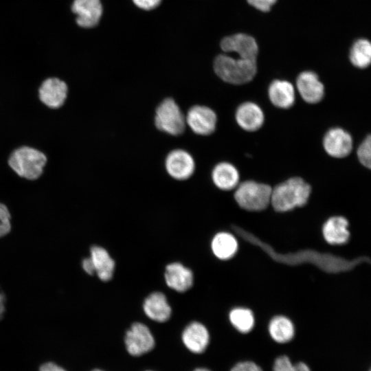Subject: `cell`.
<instances>
[{"mask_svg":"<svg viewBox=\"0 0 371 371\" xmlns=\"http://www.w3.org/2000/svg\"><path fill=\"white\" fill-rule=\"evenodd\" d=\"M297 89L302 99L310 104L319 102L323 98L324 87L317 75L311 71H303L296 80Z\"/></svg>","mask_w":371,"mask_h":371,"instance_id":"14","label":"cell"},{"mask_svg":"<svg viewBox=\"0 0 371 371\" xmlns=\"http://www.w3.org/2000/svg\"><path fill=\"white\" fill-rule=\"evenodd\" d=\"M133 1L139 8L150 10L158 6L161 0H133Z\"/></svg>","mask_w":371,"mask_h":371,"instance_id":"31","label":"cell"},{"mask_svg":"<svg viewBox=\"0 0 371 371\" xmlns=\"http://www.w3.org/2000/svg\"><path fill=\"white\" fill-rule=\"evenodd\" d=\"M232 324L240 332H249L254 326V317L252 312L245 308H236L229 313Z\"/></svg>","mask_w":371,"mask_h":371,"instance_id":"25","label":"cell"},{"mask_svg":"<svg viewBox=\"0 0 371 371\" xmlns=\"http://www.w3.org/2000/svg\"><path fill=\"white\" fill-rule=\"evenodd\" d=\"M271 337L277 342L285 343L294 335V326L291 321L284 316L273 317L269 326Z\"/></svg>","mask_w":371,"mask_h":371,"instance_id":"23","label":"cell"},{"mask_svg":"<svg viewBox=\"0 0 371 371\" xmlns=\"http://www.w3.org/2000/svg\"><path fill=\"white\" fill-rule=\"evenodd\" d=\"M82 269L85 271V272L87 273V274L90 276L95 274L93 267L92 265V263L91 262L89 257H86L82 259Z\"/></svg>","mask_w":371,"mask_h":371,"instance_id":"33","label":"cell"},{"mask_svg":"<svg viewBox=\"0 0 371 371\" xmlns=\"http://www.w3.org/2000/svg\"><path fill=\"white\" fill-rule=\"evenodd\" d=\"M247 2L255 8L262 11L268 12L271 7L277 0H247Z\"/></svg>","mask_w":371,"mask_h":371,"instance_id":"29","label":"cell"},{"mask_svg":"<svg viewBox=\"0 0 371 371\" xmlns=\"http://www.w3.org/2000/svg\"><path fill=\"white\" fill-rule=\"evenodd\" d=\"M216 74L223 81L242 85L251 81L256 74V60L218 55L214 62Z\"/></svg>","mask_w":371,"mask_h":371,"instance_id":"2","label":"cell"},{"mask_svg":"<svg viewBox=\"0 0 371 371\" xmlns=\"http://www.w3.org/2000/svg\"><path fill=\"white\" fill-rule=\"evenodd\" d=\"M268 94L272 104L281 109H288L295 102L294 87L286 80L273 81L269 87Z\"/></svg>","mask_w":371,"mask_h":371,"instance_id":"19","label":"cell"},{"mask_svg":"<svg viewBox=\"0 0 371 371\" xmlns=\"http://www.w3.org/2000/svg\"><path fill=\"white\" fill-rule=\"evenodd\" d=\"M351 63L359 68L368 67L371 62V44L365 38L357 40L352 45L349 55Z\"/></svg>","mask_w":371,"mask_h":371,"instance_id":"24","label":"cell"},{"mask_svg":"<svg viewBox=\"0 0 371 371\" xmlns=\"http://www.w3.org/2000/svg\"><path fill=\"white\" fill-rule=\"evenodd\" d=\"M68 87L62 80L53 77L45 79L38 89V98L50 109H58L65 103Z\"/></svg>","mask_w":371,"mask_h":371,"instance_id":"9","label":"cell"},{"mask_svg":"<svg viewBox=\"0 0 371 371\" xmlns=\"http://www.w3.org/2000/svg\"><path fill=\"white\" fill-rule=\"evenodd\" d=\"M211 248L214 255L221 260L232 258L238 249L235 237L228 232H218L212 238Z\"/></svg>","mask_w":371,"mask_h":371,"instance_id":"22","label":"cell"},{"mask_svg":"<svg viewBox=\"0 0 371 371\" xmlns=\"http://www.w3.org/2000/svg\"><path fill=\"white\" fill-rule=\"evenodd\" d=\"M348 221L342 216H333L327 220L322 228L326 242L331 245L344 244L348 240Z\"/></svg>","mask_w":371,"mask_h":371,"instance_id":"20","label":"cell"},{"mask_svg":"<svg viewBox=\"0 0 371 371\" xmlns=\"http://www.w3.org/2000/svg\"><path fill=\"white\" fill-rule=\"evenodd\" d=\"M38 371H67L62 366L52 361H46L41 364Z\"/></svg>","mask_w":371,"mask_h":371,"instance_id":"32","label":"cell"},{"mask_svg":"<svg viewBox=\"0 0 371 371\" xmlns=\"http://www.w3.org/2000/svg\"><path fill=\"white\" fill-rule=\"evenodd\" d=\"M311 186L300 177H292L272 189L271 203L278 212H286L305 205Z\"/></svg>","mask_w":371,"mask_h":371,"instance_id":"1","label":"cell"},{"mask_svg":"<svg viewBox=\"0 0 371 371\" xmlns=\"http://www.w3.org/2000/svg\"><path fill=\"white\" fill-rule=\"evenodd\" d=\"M273 371H311V370L303 362H299L293 365L289 357L283 355L276 359L273 365Z\"/></svg>","mask_w":371,"mask_h":371,"instance_id":"26","label":"cell"},{"mask_svg":"<svg viewBox=\"0 0 371 371\" xmlns=\"http://www.w3.org/2000/svg\"><path fill=\"white\" fill-rule=\"evenodd\" d=\"M5 295L0 288V320L3 318L5 312Z\"/></svg>","mask_w":371,"mask_h":371,"instance_id":"34","label":"cell"},{"mask_svg":"<svg viewBox=\"0 0 371 371\" xmlns=\"http://www.w3.org/2000/svg\"><path fill=\"white\" fill-rule=\"evenodd\" d=\"M143 310L148 317L158 322L168 321L172 313L166 296L159 291L153 292L145 298Z\"/></svg>","mask_w":371,"mask_h":371,"instance_id":"15","label":"cell"},{"mask_svg":"<svg viewBox=\"0 0 371 371\" xmlns=\"http://www.w3.org/2000/svg\"><path fill=\"white\" fill-rule=\"evenodd\" d=\"M185 346L192 352H203L209 343V333L206 327L200 322L189 324L182 333Z\"/></svg>","mask_w":371,"mask_h":371,"instance_id":"18","label":"cell"},{"mask_svg":"<svg viewBox=\"0 0 371 371\" xmlns=\"http://www.w3.org/2000/svg\"><path fill=\"white\" fill-rule=\"evenodd\" d=\"M357 157L361 164L370 168L371 166V137L368 135L357 149Z\"/></svg>","mask_w":371,"mask_h":371,"instance_id":"27","label":"cell"},{"mask_svg":"<svg viewBox=\"0 0 371 371\" xmlns=\"http://www.w3.org/2000/svg\"><path fill=\"white\" fill-rule=\"evenodd\" d=\"M91 371H103V370H100V369H94V370H91Z\"/></svg>","mask_w":371,"mask_h":371,"instance_id":"36","label":"cell"},{"mask_svg":"<svg viewBox=\"0 0 371 371\" xmlns=\"http://www.w3.org/2000/svg\"><path fill=\"white\" fill-rule=\"evenodd\" d=\"M239 173L234 166L228 162H221L216 165L212 172L214 185L222 190L235 188L239 183Z\"/></svg>","mask_w":371,"mask_h":371,"instance_id":"21","label":"cell"},{"mask_svg":"<svg viewBox=\"0 0 371 371\" xmlns=\"http://www.w3.org/2000/svg\"><path fill=\"white\" fill-rule=\"evenodd\" d=\"M264 113L256 104L247 102L241 104L236 112V120L238 124L247 131H255L259 129L264 122Z\"/></svg>","mask_w":371,"mask_h":371,"instance_id":"16","label":"cell"},{"mask_svg":"<svg viewBox=\"0 0 371 371\" xmlns=\"http://www.w3.org/2000/svg\"><path fill=\"white\" fill-rule=\"evenodd\" d=\"M47 163V157L41 151L29 146L15 149L10 155V167L21 177L28 180L39 178Z\"/></svg>","mask_w":371,"mask_h":371,"instance_id":"3","label":"cell"},{"mask_svg":"<svg viewBox=\"0 0 371 371\" xmlns=\"http://www.w3.org/2000/svg\"><path fill=\"white\" fill-rule=\"evenodd\" d=\"M125 344L131 355L139 356L153 349L155 339L145 324L135 322L126 333Z\"/></svg>","mask_w":371,"mask_h":371,"instance_id":"6","label":"cell"},{"mask_svg":"<svg viewBox=\"0 0 371 371\" xmlns=\"http://www.w3.org/2000/svg\"><path fill=\"white\" fill-rule=\"evenodd\" d=\"M71 11L76 15V22L78 26L91 28L96 26L101 19L102 5L100 0H74Z\"/></svg>","mask_w":371,"mask_h":371,"instance_id":"10","label":"cell"},{"mask_svg":"<svg viewBox=\"0 0 371 371\" xmlns=\"http://www.w3.org/2000/svg\"><path fill=\"white\" fill-rule=\"evenodd\" d=\"M146 371H152V370H146Z\"/></svg>","mask_w":371,"mask_h":371,"instance_id":"37","label":"cell"},{"mask_svg":"<svg viewBox=\"0 0 371 371\" xmlns=\"http://www.w3.org/2000/svg\"><path fill=\"white\" fill-rule=\"evenodd\" d=\"M271 192L272 188L269 185L246 181L237 187L234 198L242 208L249 211H260L271 203Z\"/></svg>","mask_w":371,"mask_h":371,"instance_id":"4","label":"cell"},{"mask_svg":"<svg viewBox=\"0 0 371 371\" xmlns=\"http://www.w3.org/2000/svg\"><path fill=\"white\" fill-rule=\"evenodd\" d=\"M194 371H210V370H209L208 369H206V368H197Z\"/></svg>","mask_w":371,"mask_h":371,"instance_id":"35","label":"cell"},{"mask_svg":"<svg viewBox=\"0 0 371 371\" xmlns=\"http://www.w3.org/2000/svg\"><path fill=\"white\" fill-rule=\"evenodd\" d=\"M323 145L326 152L336 158L348 155L352 149L350 135L341 128L330 129L325 135Z\"/></svg>","mask_w":371,"mask_h":371,"instance_id":"12","label":"cell"},{"mask_svg":"<svg viewBox=\"0 0 371 371\" xmlns=\"http://www.w3.org/2000/svg\"><path fill=\"white\" fill-rule=\"evenodd\" d=\"M11 229L10 212L5 204L0 202V238L8 235Z\"/></svg>","mask_w":371,"mask_h":371,"instance_id":"28","label":"cell"},{"mask_svg":"<svg viewBox=\"0 0 371 371\" xmlns=\"http://www.w3.org/2000/svg\"><path fill=\"white\" fill-rule=\"evenodd\" d=\"M221 47L225 52H236L240 58L256 60L258 47L251 36L238 33L223 38Z\"/></svg>","mask_w":371,"mask_h":371,"instance_id":"11","label":"cell"},{"mask_svg":"<svg viewBox=\"0 0 371 371\" xmlns=\"http://www.w3.org/2000/svg\"><path fill=\"white\" fill-rule=\"evenodd\" d=\"M185 117L186 124L197 135H208L216 128V115L212 109L207 106H193L188 110Z\"/></svg>","mask_w":371,"mask_h":371,"instance_id":"7","label":"cell"},{"mask_svg":"<svg viewBox=\"0 0 371 371\" xmlns=\"http://www.w3.org/2000/svg\"><path fill=\"white\" fill-rule=\"evenodd\" d=\"M94 272L98 278L103 282L111 280L115 270V261L104 247L94 245L90 247L89 256Z\"/></svg>","mask_w":371,"mask_h":371,"instance_id":"17","label":"cell"},{"mask_svg":"<svg viewBox=\"0 0 371 371\" xmlns=\"http://www.w3.org/2000/svg\"><path fill=\"white\" fill-rule=\"evenodd\" d=\"M231 371H262V370L254 362L243 361L234 366Z\"/></svg>","mask_w":371,"mask_h":371,"instance_id":"30","label":"cell"},{"mask_svg":"<svg viewBox=\"0 0 371 371\" xmlns=\"http://www.w3.org/2000/svg\"><path fill=\"white\" fill-rule=\"evenodd\" d=\"M165 167L171 177L183 181L192 175L195 170V162L189 153L182 149H176L167 155Z\"/></svg>","mask_w":371,"mask_h":371,"instance_id":"8","label":"cell"},{"mask_svg":"<svg viewBox=\"0 0 371 371\" xmlns=\"http://www.w3.org/2000/svg\"><path fill=\"white\" fill-rule=\"evenodd\" d=\"M166 285L177 292L183 293L190 289L194 282L192 271L179 262L166 265L164 272Z\"/></svg>","mask_w":371,"mask_h":371,"instance_id":"13","label":"cell"},{"mask_svg":"<svg viewBox=\"0 0 371 371\" xmlns=\"http://www.w3.org/2000/svg\"><path fill=\"white\" fill-rule=\"evenodd\" d=\"M155 124L161 131L179 135L185 130L186 117L178 104L172 98H166L157 106Z\"/></svg>","mask_w":371,"mask_h":371,"instance_id":"5","label":"cell"}]
</instances>
